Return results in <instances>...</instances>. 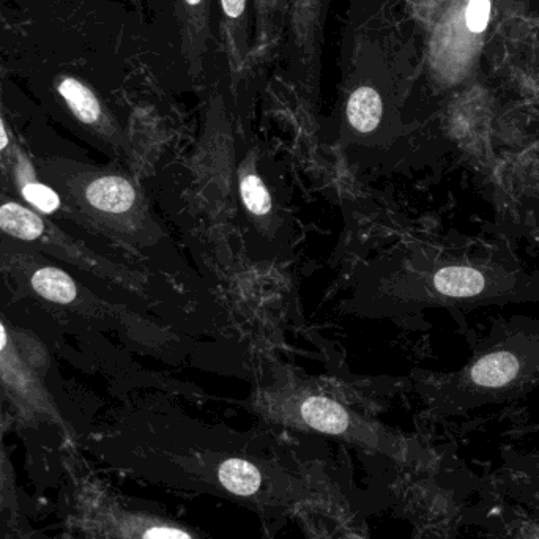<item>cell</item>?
Segmentation results:
<instances>
[{
    "label": "cell",
    "mask_w": 539,
    "mask_h": 539,
    "mask_svg": "<svg viewBox=\"0 0 539 539\" xmlns=\"http://www.w3.org/2000/svg\"><path fill=\"white\" fill-rule=\"evenodd\" d=\"M92 207L105 213H125L136 202V191L128 180L116 175L101 177L90 183L86 191Z\"/></svg>",
    "instance_id": "cell-1"
},
{
    "label": "cell",
    "mask_w": 539,
    "mask_h": 539,
    "mask_svg": "<svg viewBox=\"0 0 539 539\" xmlns=\"http://www.w3.org/2000/svg\"><path fill=\"white\" fill-rule=\"evenodd\" d=\"M56 90L79 122L93 125L101 119V105L95 93L75 76L57 78Z\"/></svg>",
    "instance_id": "cell-2"
},
{
    "label": "cell",
    "mask_w": 539,
    "mask_h": 539,
    "mask_svg": "<svg viewBox=\"0 0 539 539\" xmlns=\"http://www.w3.org/2000/svg\"><path fill=\"white\" fill-rule=\"evenodd\" d=\"M302 417L308 426L325 434L338 435L349 428V413L338 402L311 396L302 404Z\"/></svg>",
    "instance_id": "cell-3"
},
{
    "label": "cell",
    "mask_w": 539,
    "mask_h": 539,
    "mask_svg": "<svg viewBox=\"0 0 539 539\" xmlns=\"http://www.w3.org/2000/svg\"><path fill=\"white\" fill-rule=\"evenodd\" d=\"M382 100L372 87H360L350 95L347 103V119L360 133H371L379 127L382 119Z\"/></svg>",
    "instance_id": "cell-4"
},
{
    "label": "cell",
    "mask_w": 539,
    "mask_h": 539,
    "mask_svg": "<svg viewBox=\"0 0 539 539\" xmlns=\"http://www.w3.org/2000/svg\"><path fill=\"white\" fill-rule=\"evenodd\" d=\"M435 289L448 297H472L483 292L486 279L470 267H445L434 276Z\"/></svg>",
    "instance_id": "cell-5"
},
{
    "label": "cell",
    "mask_w": 539,
    "mask_h": 539,
    "mask_svg": "<svg viewBox=\"0 0 539 539\" xmlns=\"http://www.w3.org/2000/svg\"><path fill=\"white\" fill-rule=\"evenodd\" d=\"M519 361L508 352H494L481 358L472 368L473 382L481 387H503L516 377Z\"/></svg>",
    "instance_id": "cell-6"
},
{
    "label": "cell",
    "mask_w": 539,
    "mask_h": 539,
    "mask_svg": "<svg viewBox=\"0 0 539 539\" xmlns=\"http://www.w3.org/2000/svg\"><path fill=\"white\" fill-rule=\"evenodd\" d=\"M0 229L12 237L30 242L43 235L45 223L23 205L10 202L0 207Z\"/></svg>",
    "instance_id": "cell-7"
},
{
    "label": "cell",
    "mask_w": 539,
    "mask_h": 539,
    "mask_svg": "<svg viewBox=\"0 0 539 539\" xmlns=\"http://www.w3.org/2000/svg\"><path fill=\"white\" fill-rule=\"evenodd\" d=\"M32 287L41 297L60 305L73 302L78 294L75 281L59 268L48 267L38 270L32 276Z\"/></svg>",
    "instance_id": "cell-8"
},
{
    "label": "cell",
    "mask_w": 539,
    "mask_h": 539,
    "mask_svg": "<svg viewBox=\"0 0 539 539\" xmlns=\"http://www.w3.org/2000/svg\"><path fill=\"white\" fill-rule=\"evenodd\" d=\"M218 478L227 491L237 495H253L259 491L261 472L250 462L242 459H229L221 464Z\"/></svg>",
    "instance_id": "cell-9"
},
{
    "label": "cell",
    "mask_w": 539,
    "mask_h": 539,
    "mask_svg": "<svg viewBox=\"0 0 539 539\" xmlns=\"http://www.w3.org/2000/svg\"><path fill=\"white\" fill-rule=\"evenodd\" d=\"M240 194L246 209L254 216H265L272 210V198L259 175L253 172L243 174L240 179Z\"/></svg>",
    "instance_id": "cell-10"
},
{
    "label": "cell",
    "mask_w": 539,
    "mask_h": 539,
    "mask_svg": "<svg viewBox=\"0 0 539 539\" xmlns=\"http://www.w3.org/2000/svg\"><path fill=\"white\" fill-rule=\"evenodd\" d=\"M23 196L29 204L43 213H54L60 207L56 191L41 183H27L23 188Z\"/></svg>",
    "instance_id": "cell-11"
},
{
    "label": "cell",
    "mask_w": 539,
    "mask_h": 539,
    "mask_svg": "<svg viewBox=\"0 0 539 539\" xmlns=\"http://www.w3.org/2000/svg\"><path fill=\"white\" fill-rule=\"evenodd\" d=\"M491 0H470L465 10V23L473 34H481L486 30L491 18Z\"/></svg>",
    "instance_id": "cell-12"
},
{
    "label": "cell",
    "mask_w": 539,
    "mask_h": 539,
    "mask_svg": "<svg viewBox=\"0 0 539 539\" xmlns=\"http://www.w3.org/2000/svg\"><path fill=\"white\" fill-rule=\"evenodd\" d=\"M144 539H191V536L177 528L153 527L145 533Z\"/></svg>",
    "instance_id": "cell-13"
},
{
    "label": "cell",
    "mask_w": 539,
    "mask_h": 539,
    "mask_svg": "<svg viewBox=\"0 0 539 539\" xmlns=\"http://www.w3.org/2000/svg\"><path fill=\"white\" fill-rule=\"evenodd\" d=\"M221 4H223L224 13L229 18H238L245 12L246 0H221Z\"/></svg>",
    "instance_id": "cell-14"
},
{
    "label": "cell",
    "mask_w": 539,
    "mask_h": 539,
    "mask_svg": "<svg viewBox=\"0 0 539 539\" xmlns=\"http://www.w3.org/2000/svg\"><path fill=\"white\" fill-rule=\"evenodd\" d=\"M8 142H10V139H8L7 128H5L4 120L0 117V152L7 149Z\"/></svg>",
    "instance_id": "cell-15"
},
{
    "label": "cell",
    "mask_w": 539,
    "mask_h": 539,
    "mask_svg": "<svg viewBox=\"0 0 539 539\" xmlns=\"http://www.w3.org/2000/svg\"><path fill=\"white\" fill-rule=\"evenodd\" d=\"M7 346V331H5L4 325L0 322V350H4Z\"/></svg>",
    "instance_id": "cell-16"
},
{
    "label": "cell",
    "mask_w": 539,
    "mask_h": 539,
    "mask_svg": "<svg viewBox=\"0 0 539 539\" xmlns=\"http://www.w3.org/2000/svg\"><path fill=\"white\" fill-rule=\"evenodd\" d=\"M186 4L198 5L201 4L202 0H185Z\"/></svg>",
    "instance_id": "cell-17"
}]
</instances>
